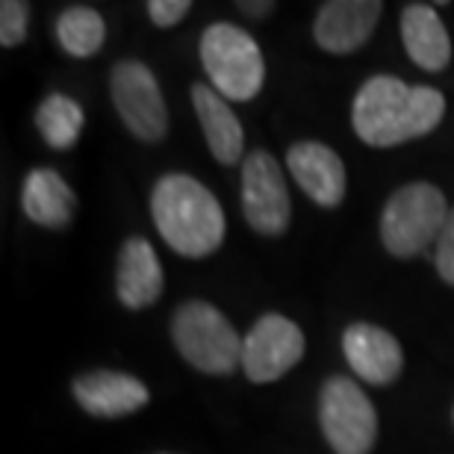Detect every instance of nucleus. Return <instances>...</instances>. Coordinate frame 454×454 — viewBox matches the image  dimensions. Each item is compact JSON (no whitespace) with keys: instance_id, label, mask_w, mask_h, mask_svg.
Returning a JSON list of instances; mask_svg holds the SVG:
<instances>
[{"instance_id":"f257e3e1","label":"nucleus","mask_w":454,"mask_h":454,"mask_svg":"<svg viewBox=\"0 0 454 454\" xmlns=\"http://www.w3.org/2000/svg\"><path fill=\"white\" fill-rule=\"evenodd\" d=\"M446 115L440 89L411 86L398 77L378 74L357 89L351 106L354 133L372 148H395L437 130Z\"/></svg>"},{"instance_id":"f03ea898","label":"nucleus","mask_w":454,"mask_h":454,"mask_svg":"<svg viewBox=\"0 0 454 454\" xmlns=\"http://www.w3.org/2000/svg\"><path fill=\"white\" fill-rule=\"evenodd\" d=\"M151 215L171 251L189 260L210 257L222 248L227 224L222 204L201 180L189 175L160 177L151 192Z\"/></svg>"},{"instance_id":"7ed1b4c3","label":"nucleus","mask_w":454,"mask_h":454,"mask_svg":"<svg viewBox=\"0 0 454 454\" xmlns=\"http://www.w3.org/2000/svg\"><path fill=\"white\" fill-rule=\"evenodd\" d=\"M201 62L213 89L224 101H251L266 83V59L260 44L242 27L215 21L201 35Z\"/></svg>"},{"instance_id":"20e7f679","label":"nucleus","mask_w":454,"mask_h":454,"mask_svg":"<svg viewBox=\"0 0 454 454\" xmlns=\"http://www.w3.org/2000/svg\"><path fill=\"white\" fill-rule=\"evenodd\" d=\"M171 340L180 357L204 375H231L242 369V337L210 301H186L171 319Z\"/></svg>"},{"instance_id":"39448f33","label":"nucleus","mask_w":454,"mask_h":454,"mask_svg":"<svg viewBox=\"0 0 454 454\" xmlns=\"http://www.w3.org/2000/svg\"><path fill=\"white\" fill-rule=\"evenodd\" d=\"M446 195L434 184H407L389 195L380 213V239L393 257H416L437 242L442 224L449 222Z\"/></svg>"},{"instance_id":"423d86ee","label":"nucleus","mask_w":454,"mask_h":454,"mask_svg":"<svg viewBox=\"0 0 454 454\" xmlns=\"http://www.w3.org/2000/svg\"><path fill=\"white\" fill-rule=\"evenodd\" d=\"M319 425L337 454H369L378 440V413L351 378L333 375L319 395Z\"/></svg>"},{"instance_id":"0eeeda50","label":"nucleus","mask_w":454,"mask_h":454,"mask_svg":"<svg viewBox=\"0 0 454 454\" xmlns=\"http://www.w3.org/2000/svg\"><path fill=\"white\" fill-rule=\"evenodd\" d=\"M110 92L124 127L136 139L157 145L168 133V110L153 71L139 59H124L113 68Z\"/></svg>"},{"instance_id":"6e6552de","label":"nucleus","mask_w":454,"mask_h":454,"mask_svg":"<svg viewBox=\"0 0 454 454\" xmlns=\"http://www.w3.org/2000/svg\"><path fill=\"white\" fill-rule=\"evenodd\" d=\"M242 215L262 236H280L289 227L293 204L286 177L266 151H251L242 160Z\"/></svg>"},{"instance_id":"1a4fd4ad","label":"nucleus","mask_w":454,"mask_h":454,"mask_svg":"<svg viewBox=\"0 0 454 454\" xmlns=\"http://www.w3.org/2000/svg\"><path fill=\"white\" fill-rule=\"evenodd\" d=\"M304 357L301 328L280 313L260 316L242 340V372L254 384H271L284 378Z\"/></svg>"},{"instance_id":"9d476101","label":"nucleus","mask_w":454,"mask_h":454,"mask_svg":"<svg viewBox=\"0 0 454 454\" xmlns=\"http://www.w3.org/2000/svg\"><path fill=\"white\" fill-rule=\"evenodd\" d=\"M342 351L354 375L372 387H387L402 375L404 351L389 331L369 322H354L342 333Z\"/></svg>"},{"instance_id":"9b49d317","label":"nucleus","mask_w":454,"mask_h":454,"mask_svg":"<svg viewBox=\"0 0 454 454\" xmlns=\"http://www.w3.org/2000/svg\"><path fill=\"white\" fill-rule=\"evenodd\" d=\"M71 389H74V402L89 416H98V419L130 416L151 402V389L139 378L113 369L86 372V375H80L74 380Z\"/></svg>"},{"instance_id":"f8f14e48","label":"nucleus","mask_w":454,"mask_h":454,"mask_svg":"<svg viewBox=\"0 0 454 454\" xmlns=\"http://www.w3.org/2000/svg\"><path fill=\"white\" fill-rule=\"evenodd\" d=\"M384 4L378 0H328L313 24V39L328 53H354L369 42Z\"/></svg>"},{"instance_id":"ddd939ff","label":"nucleus","mask_w":454,"mask_h":454,"mask_svg":"<svg viewBox=\"0 0 454 454\" xmlns=\"http://www.w3.org/2000/svg\"><path fill=\"white\" fill-rule=\"evenodd\" d=\"M286 166L295 184L319 207H337L345 198L342 157L322 142H295L286 151Z\"/></svg>"},{"instance_id":"4468645a","label":"nucleus","mask_w":454,"mask_h":454,"mask_svg":"<svg viewBox=\"0 0 454 454\" xmlns=\"http://www.w3.org/2000/svg\"><path fill=\"white\" fill-rule=\"evenodd\" d=\"M118 301L127 310H145L162 295V266L153 245L142 236H130L121 245L115 269Z\"/></svg>"},{"instance_id":"2eb2a0df","label":"nucleus","mask_w":454,"mask_h":454,"mask_svg":"<svg viewBox=\"0 0 454 454\" xmlns=\"http://www.w3.org/2000/svg\"><path fill=\"white\" fill-rule=\"evenodd\" d=\"M192 106H195L198 121H201L204 139L210 145L213 157L219 160L222 166H236L245 153V133H242V124H239V118H236V113L227 106L224 98L207 83L192 86Z\"/></svg>"},{"instance_id":"dca6fc26","label":"nucleus","mask_w":454,"mask_h":454,"mask_svg":"<svg viewBox=\"0 0 454 454\" xmlns=\"http://www.w3.org/2000/svg\"><path fill=\"white\" fill-rule=\"evenodd\" d=\"M402 39L404 51L422 71L437 74L451 62V39L449 30L428 4H411L402 12Z\"/></svg>"},{"instance_id":"f3484780","label":"nucleus","mask_w":454,"mask_h":454,"mask_svg":"<svg viewBox=\"0 0 454 454\" xmlns=\"http://www.w3.org/2000/svg\"><path fill=\"white\" fill-rule=\"evenodd\" d=\"M21 207L27 219L42 227H68L77 213V195L66 184V177L53 168H33L24 180Z\"/></svg>"},{"instance_id":"a211bd4d","label":"nucleus","mask_w":454,"mask_h":454,"mask_svg":"<svg viewBox=\"0 0 454 454\" xmlns=\"http://www.w3.org/2000/svg\"><path fill=\"white\" fill-rule=\"evenodd\" d=\"M86 124L83 106L68 95H48L35 110V127H39L42 139L57 151L74 148V142L80 139V130Z\"/></svg>"},{"instance_id":"6ab92c4d","label":"nucleus","mask_w":454,"mask_h":454,"mask_svg":"<svg viewBox=\"0 0 454 454\" xmlns=\"http://www.w3.org/2000/svg\"><path fill=\"white\" fill-rule=\"evenodd\" d=\"M106 39V24L92 6H68L57 18V42L74 59L95 57Z\"/></svg>"},{"instance_id":"aec40b11","label":"nucleus","mask_w":454,"mask_h":454,"mask_svg":"<svg viewBox=\"0 0 454 454\" xmlns=\"http://www.w3.org/2000/svg\"><path fill=\"white\" fill-rule=\"evenodd\" d=\"M27 24H30V4L24 0L0 4V44L4 48H18L27 39Z\"/></svg>"},{"instance_id":"412c9836","label":"nucleus","mask_w":454,"mask_h":454,"mask_svg":"<svg viewBox=\"0 0 454 454\" xmlns=\"http://www.w3.org/2000/svg\"><path fill=\"white\" fill-rule=\"evenodd\" d=\"M434 266H437L440 278L454 286V207L449 213V222L442 224L437 236V254H434Z\"/></svg>"},{"instance_id":"4be33fe9","label":"nucleus","mask_w":454,"mask_h":454,"mask_svg":"<svg viewBox=\"0 0 454 454\" xmlns=\"http://www.w3.org/2000/svg\"><path fill=\"white\" fill-rule=\"evenodd\" d=\"M189 12H192V4H189V0H151L148 4L151 21L157 27H162V30L180 24Z\"/></svg>"},{"instance_id":"5701e85b","label":"nucleus","mask_w":454,"mask_h":454,"mask_svg":"<svg viewBox=\"0 0 454 454\" xmlns=\"http://www.w3.org/2000/svg\"><path fill=\"white\" fill-rule=\"evenodd\" d=\"M239 9L245 15H266V12H271V9H275V4H239Z\"/></svg>"},{"instance_id":"b1692460","label":"nucleus","mask_w":454,"mask_h":454,"mask_svg":"<svg viewBox=\"0 0 454 454\" xmlns=\"http://www.w3.org/2000/svg\"><path fill=\"white\" fill-rule=\"evenodd\" d=\"M451 419H454V413H451Z\"/></svg>"}]
</instances>
